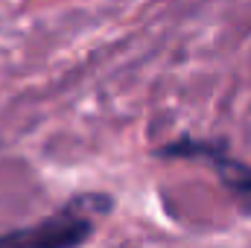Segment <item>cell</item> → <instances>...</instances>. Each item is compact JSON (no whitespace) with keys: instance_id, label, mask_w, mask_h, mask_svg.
I'll list each match as a JSON object with an SVG mask.
<instances>
[{"instance_id":"6da1fadb","label":"cell","mask_w":251,"mask_h":248,"mask_svg":"<svg viewBox=\"0 0 251 248\" xmlns=\"http://www.w3.org/2000/svg\"><path fill=\"white\" fill-rule=\"evenodd\" d=\"M111 201L102 196H82L62 204L47 219L0 237V248H79L91 240L97 216L108 213Z\"/></svg>"},{"instance_id":"7a4b0ae2","label":"cell","mask_w":251,"mask_h":248,"mask_svg":"<svg viewBox=\"0 0 251 248\" xmlns=\"http://www.w3.org/2000/svg\"><path fill=\"white\" fill-rule=\"evenodd\" d=\"M161 155H164V158H201V161H207V164L219 173L222 184L237 196V201H240L246 210H251V167L234 161L219 143H204V140L181 137V140L164 146Z\"/></svg>"}]
</instances>
